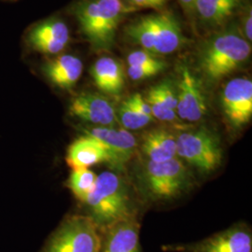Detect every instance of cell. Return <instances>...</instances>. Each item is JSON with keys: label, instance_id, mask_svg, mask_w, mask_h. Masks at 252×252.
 I'll use <instances>...</instances> for the list:
<instances>
[{"label": "cell", "instance_id": "cell-13", "mask_svg": "<svg viewBox=\"0 0 252 252\" xmlns=\"http://www.w3.org/2000/svg\"><path fill=\"white\" fill-rule=\"evenodd\" d=\"M84 133L95 138L105 147L109 156L108 163L116 169H122L136 150L135 136L126 129L96 126Z\"/></svg>", "mask_w": 252, "mask_h": 252}, {"label": "cell", "instance_id": "cell-12", "mask_svg": "<svg viewBox=\"0 0 252 252\" xmlns=\"http://www.w3.org/2000/svg\"><path fill=\"white\" fill-rule=\"evenodd\" d=\"M70 40V31L66 24L57 18L45 20L32 27L27 33L26 41L32 51L55 55L62 53Z\"/></svg>", "mask_w": 252, "mask_h": 252}, {"label": "cell", "instance_id": "cell-25", "mask_svg": "<svg viewBox=\"0 0 252 252\" xmlns=\"http://www.w3.org/2000/svg\"><path fill=\"white\" fill-rule=\"evenodd\" d=\"M147 103L152 108L153 118H156L160 121L167 122V123H175L180 119L177 115L176 110L165 108L163 106L153 103V102H147Z\"/></svg>", "mask_w": 252, "mask_h": 252}, {"label": "cell", "instance_id": "cell-10", "mask_svg": "<svg viewBox=\"0 0 252 252\" xmlns=\"http://www.w3.org/2000/svg\"><path fill=\"white\" fill-rule=\"evenodd\" d=\"M221 108L228 124L234 129L247 126L252 118V81L235 78L221 92Z\"/></svg>", "mask_w": 252, "mask_h": 252}, {"label": "cell", "instance_id": "cell-14", "mask_svg": "<svg viewBox=\"0 0 252 252\" xmlns=\"http://www.w3.org/2000/svg\"><path fill=\"white\" fill-rule=\"evenodd\" d=\"M137 216L122 220L101 230L99 252H142Z\"/></svg>", "mask_w": 252, "mask_h": 252}, {"label": "cell", "instance_id": "cell-22", "mask_svg": "<svg viewBox=\"0 0 252 252\" xmlns=\"http://www.w3.org/2000/svg\"><path fill=\"white\" fill-rule=\"evenodd\" d=\"M145 100L176 110L178 103L177 91L171 81H163L150 88Z\"/></svg>", "mask_w": 252, "mask_h": 252}, {"label": "cell", "instance_id": "cell-5", "mask_svg": "<svg viewBox=\"0 0 252 252\" xmlns=\"http://www.w3.org/2000/svg\"><path fill=\"white\" fill-rule=\"evenodd\" d=\"M138 182L145 196L153 201H168L187 192L194 179L178 157L169 161H147L138 172Z\"/></svg>", "mask_w": 252, "mask_h": 252}, {"label": "cell", "instance_id": "cell-8", "mask_svg": "<svg viewBox=\"0 0 252 252\" xmlns=\"http://www.w3.org/2000/svg\"><path fill=\"white\" fill-rule=\"evenodd\" d=\"M172 252H252V233L245 223H238L192 243L174 244L162 247Z\"/></svg>", "mask_w": 252, "mask_h": 252}, {"label": "cell", "instance_id": "cell-23", "mask_svg": "<svg viewBox=\"0 0 252 252\" xmlns=\"http://www.w3.org/2000/svg\"><path fill=\"white\" fill-rule=\"evenodd\" d=\"M167 66V63L163 60L159 63L153 64H142V65H130L128 66L127 74L133 81H142L153 76L158 73L162 72V70Z\"/></svg>", "mask_w": 252, "mask_h": 252}, {"label": "cell", "instance_id": "cell-18", "mask_svg": "<svg viewBox=\"0 0 252 252\" xmlns=\"http://www.w3.org/2000/svg\"><path fill=\"white\" fill-rule=\"evenodd\" d=\"M140 151L152 162H166L177 158L176 135L162 128L150 130L142 137Z\"/></svg>", "mask_w": 252, "mask_h": 252}, {"label": "cell", "instance_id": "cell-29", "mask_svg": "<svg viewBox=\"0 0 252 252\" xmlns=\"http://www.w3.org/2000/svg\"><path fill=\"white\" fill-rule=\"evenodd\" d=\"M181 7L186 11L187 15L192 16L195 13V2L196 0H178Z\"/></svg>", "mask_w": 252, "mask_h": 252}, {"label": "cell", "instance_id": "cell-21", "mask_svg": "<svg viewBox=\"0 0 252 252\" xmlns=\"http://www.w3.org/2000/svg\"><path fill=\"white\" fill-rule=\"evenodd\" d=\"M116 116L122 126L125 127L124 129L128 131L141 129L153 121V118L141 113L128 99H126L116 110Z\"/></svg>", "mask_w": 252, "mask_h": 252}, {"label": "cell", "instance_id": "cell-3", "mask_svg": "<svg viewBox=\"0 0 252 252\" xmlns=\"http://www.w3.org/2000/svg\"><path fill=\"white\" fill-rule=\"evenodd\" d=\"M84 204L89 209L88 216L100 231L122 220L136 216L129 186L114 172L105 171L97 176Z\"/></svg>", "mask_w": 252, "mask_h": 252}, {"label": "cell", "instance_id": "cell-2", "mask_svg": "<svg viewBox=\"0 0 252 252\" xmlns=\"http://www.w3.org/2000/svg\"><path fill=\"white\" fill-rule=\"evenodd\" d=\"M252 45L236 26L228 27L205 41L199 50V67L209 82H218L246 63Z\"/></svg>", "mask_w": 252, "mask_h": 252}, {"label": "cell", "instance_id": "cell-11", "mask_svg": "<svg viewBox=\"0 0 252 252\" xmlns=\"http://www.w3.org/2000/svg\"><path fill=\"white\" fill-rule=\"evenodd\" d=\"M69 114L99 127H113L117 122L116 109L106 96L98 93L82 92L73 97Z\"/></svg>", "mask_w": 252, "mask_h": 252}, {"label": "cell", "instance_id": "cell-15", "mask_svg": "<svg viewBox=\"0 0 252 252\" xmlns=\"http://www.w3.org/2000/svg\"><path fill=\"white\" fill-rule=\"evenodd\" d=\"M83 63L78 56L61 54L42 65L46 78L62 90H70L81 78Z\"/></svg>", "mask_w": 252, "mask_h": 252}, {"label": "cell", "instance_id": "cell-17", "mask_svg": "<svg viewBox=\"0 0 252 252\" xmlns=\"http://www.w3.org/2000/svg\"><path fill=\"white\" fill-rule=\"evenodd\" d=\"M91 75L95 86L104 94L116 95L126 85V74L122 63L108 56L101 57L93 64Z\"/></svg>", "mask_w": 252, "mask_h": 252}, {"label": "cell", "instance_id": "cell-19", "mask_svg": "<svg viewBox=\"0 0 252 252\" xmlns=\"http://www.w3.org/2000/svg\"><path fill=\"white\" fill-rule=\"evenodd\" d=\"M242 0H196L195 12L208 27H220L241 5Z\"/></svg>", "mask_w": 252, "mask_h": 252}, {"label": "cell", "instance_id": "cell-20", "mask_svg": "<svg viewBox=\"0 0 252 252\" xmlns=\"http://www.w3.org/2000/svg\"><path fill=\"white\" fill-rule=\"evenodd\" d=\"M97 176L89 168H73L68 180V187L76 198L82 203L94 189Z\"/></svg>", "mask_w": 252, "mask_h": 252}, {"label": "cell", "instance_id": "cell-7", "mask_svg": "<svg viewBox=\"0 0 252 252\" xmlns=\"http://www.w3.org/2000/svg\"><path fill=\"white\" fill-rule=\"evenodd\" d=\"M101 231L89 216L73 215L46 241L40 252H99Z\"/></svg>", "mask_w": 252, "mask_h": 252}, {"label": "cell", "instance_id": "cell-27", "mask_svg": "<svg viewBox=\"0 0 252 252\" xmlns=\"http://www.w3.org/2000/svg\"><path fill=\"white\" fill-rule=\"evenodd\" d=\"M167 0H129L132 7L137 8H150V9H160L166 3Z\"/></svg>", "mask_w": 252, "mask_h": 252}, {"label": "cell", "instance_id": "cell-1", "mask_svg": "<svg viewBox=\"0 0 252 252\" xmlns=\"http://www.w3.org/2000/svg\"><path fill=\"white\" fill-rule=\"evenodd\" d=\"M136 9L122 0H80L73 7V14L91 46L97 51H108L115 43L123 19Z\"/></svg>", "mask_w": 252, "mask_h": 252}, {"label": "cell", "instance_id": "cell-4", "mask_svg": "<svg viewBox=\"0 0 252 252\" xmlns=\"http://www.w3.org/2000/svg\"><path fill=\"white\" fill-rule=\"evenodd\" d=\"M125 31L131 41L157 56L174 54L186 43L179 20L166 11L139 17Z\"/></svg>", "mask_w": 252, "mask_h": 252}, {"label": "cell", "instance_id": "cell-16", "mask_svg": "<svg viewBox=\"0 0 252 252\" xmlns=\"http://www.w3.org/2000/svg\"><path fill=\"white\" fill-rule=\"evenodd\" d=\"M66 162L72 168H89L97 163L109 162V156L98 140L85 135L68 147Z\"/></svg>", "mask_w": 252, "mask_h": 252}, {"label": "cell", "instance_id": "cell-6", "mask_svg": "<svg viewBox=\"0 0 252 252\" xmlns=\"http://www.w3.org/2000/svg\"><path fill=\"white\" fill-rule=\"evenodd\" d=\"M177 157L202 173H211L222 162V148L216 133L200 127L176 135Z\"/></svg>", "mask_w": 252, "mask_h": 252}, {"label": "cell", "instance_id": "cell-9", "mask_svg": "<svg viewBox=\"0 0 252 252\" xmlns=\"http://www.w3.org/2000/svg\"><path fill=\"white\" fill-rule=\"evenodd\" d=\"M177 108L178 117L189 123H196L207 115V103L201 82L186 64L178 68Z\"/></svg>", "mask_w": 252, "mask_h": 252}, {"label": "cell", "instance_id": "cell-26", "mask_svg": "<svg viewBox=\"0 0 252 252\" xmlns=\"http://www.w3.org/2000/svg\"><path fill=\"white\" fill-rule=\"evenodd\" d=\"M127 99L129 100V102L137 110H139L141 113H143V114L149 116V117L153 118V113H152V108L150 107V105L147 103V101L142 97V95L140 94H133L132 96H130Z\"/></svg>", "mask_w": 252, "mask_h": 252}, {"label": "cell", "instance_id": "cell-28", "mask_svg": "<svg viewBox=\"0 0 252 252\" xmlns=\"http://www.w3.org/2000/svg\"><path fill=\"white\" fill-rule=\"evenodd\" d=\"M250 8L247 9L245 18H244V27H243V36L247 41H249L250 43L252 42V7L249 6Z\"/></svg>", "mask_w": 252, "mask_h": 252}, {"label": "cell", "instance_id": "cell-24", "mask_svg": "<svg viewBox=\"0 0 252 252\" xmlns=\"http://www.w3.org/2000/svg\"><path fill=\"white\" fill-rule=\"evenodd\" d=\"M162 59L160 56L155 54H151L148 51L143 49L134 51L133 53L127 56V63L128 66L130 65H142V64H153V63H159Z\"/></svg>", "mask_w": 252, "mask_h": 252}]
</instances>
